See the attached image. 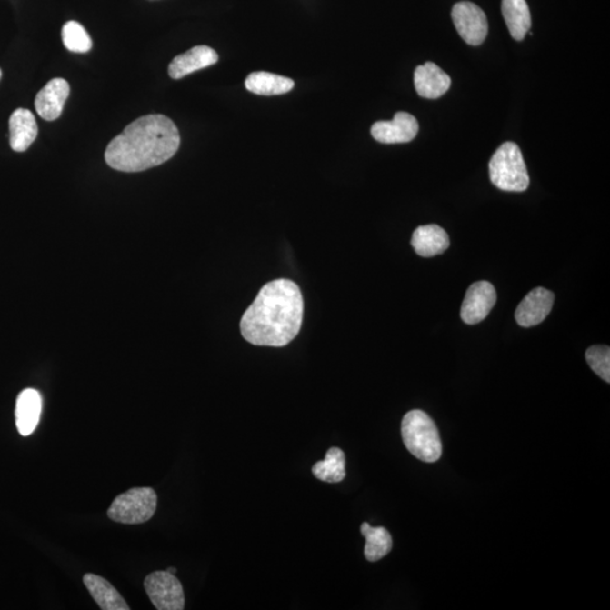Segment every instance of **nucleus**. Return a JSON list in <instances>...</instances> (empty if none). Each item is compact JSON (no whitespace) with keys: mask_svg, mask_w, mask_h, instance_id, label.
<instances>
[{"mask_svg":"<svg viewBox=\"0 0 610 610\" xmlns=\"http://www.w3.org/2000/svg\"><path fill=\"white\" fill-rule=\"evenodd\" d=\"M304 311L300 287L290 279H275L242 316V336L255 346H286L300 333Z\"/></svg>","mask_w":610,"mask_h":610,"instance_id":"obj_1","label":"nucleus"},{"mask_svg":"<svg viewBox=\"0 0 610 610\" xmlns=\"http://www.w3.org/2000/svg\"><path fill=\"white\" fill-rule=\"evenodd\" d=\"M71 87L64 78H54L35 97V110L42 119L55 121L63 114Z\"/></svg>","mask_w":610,"mask_h":610,"instance_id":"obj_11","label":"nucleus"},{"mask_svg":"<svg viewBox=\"0 0 610 610\" xmlns=\"http://www.w3.org/2000/svg\"><path fill=\"white\" fill-rule=\"evenodd\" d=\"M218 62L216 51L207 45H198L187 53L176 55L169 66V75L174 79H180L190 75Z\"/></svg>","mask_w":610,"mask_h":610,"instance_id":"obj_12","label":"nucleus"},{"mask_svg":"<svg viewBox=\"0 0 610 610\" xmlns=\"http://www.w3.org/2000/svg\"><path fill=\"white\" fill-rule=\"evenodd\" d=\"M166 571L172 573V575H175L176 573V569H175V567H169V569H167Z\"/></svg>","mask_w":610,"mask_h":610,"instance_id":"obj_24","label":"nucleus"},{"mask_svg":"<svg viewBox=\"0 0 610 610\" xmlns=\"http://www.w3.org/2000/svg\"><path fill=\"white\" fill-rule=\"evenodd\" d=\"M144 588L154 606L158 610H183L185 593L183 585L175 575L167 571H155L146 576Z\"/></svg>","mask_w":610,"mask_h":610,"instance_id":"obj_6","label":"nucleus"},{"mask_svg":"<svg viewBox=\"0 0 610 610\" xmlns=\"http://www.w3.org/2000/svg\"><path fill=\"white\" fill-rule=\"evenodd\" d=\"M496 291L490 282L474 283L465 293L460 315L465 324L482 323L496 304Z\"/></svg>","mask_w":610,"mask_h":610,"instance_id":"obj_8","label":"nucleus"},{"mask_svg":"<svg viewBox=\"0 0 610 610\" xmlns=\"http://www.w3.org/2000/svg\"><path fill=\"white\" fill-rule=\"evenodd\" d=\"M312 474L323 482H342L345 476H346L343 450L339 448H330L327 455H325V460H321L314 465Z\"/></svg>","mask_w":610,"mask_h":610,"instance_id":"obj_21","label":"nucleus"},{"mask_svg":"<svg viewBox=\"0 0 610 610\" xmlns=\"http://www.w3.org/2000/svg\"><path fill=\"white\" fill-rule=\"evenodd\" d=\"M585 358L595 374L609 384L610 348L608 346H604V345L590 347L588 351L585 352Z\"/></svg>","mask_w":610,"mask_h":610,"instance_id":"obj_23","label":"nucleus"},{"mask_svg":"<svg viewBox=\"0 0 610 610\" xmlns=\"http://www.w3.org/2000/svg\"><path fill=\"white\" fill-rule=\"evenodd\" d=\"M245 87L258 95H281L290 92L295 87V82L276 74L255 72L246 77Z\"/></svg>","mask_w":610,"mask_h":610,"instance_id":"obj_19","label":"nucleus"},{"mask_svg":"<svg viewBox=\"0 0 610 610\" xmlns=\"http://www.w3.org/2000/svg\"><path fill=\"white\" fill-rule=\"evenodd\" d=\"M361 533L366 539L365 555L367 561L376 562L388 555L393 548V538L384 527H371L367 523L362 524Z\"/></svg>","mask_w":610,"mask_h":610,"instance_id":"obj_20","label":"nucleus"},{"mask_svg":"<svg viewBox=\"0 0 610 610\" xmlns=\"http://www.w3.org/2000/svg\"><path fill=\"white\" fill-rule=\"evenodd\" d=\"M2 75H3L2 69H0V78H2Z\"/></svg>","mask_w":610,"mask_h":610,"instance_id":"obj_25","label":"nucleus"},{"mask_svg":"<svg viewBox=\"0 0 610 610\" xmlns=\"http://www.w3.org/2000/svg\"><path fill=\"white\" fill-rule=\"evenodd\" d=\"M415 116L407 113H397L391 121H378L371 128L372 136L382 144H402L412 142L418 134Z\"/></svg>","mask_w":610,"mask_h":610,"instance_id":"obj_9","label":"nucleus"},{"mask_svg":"<svg viewBox=\"0 0 610 610\" xmlns=\"http://www.w3.org/2000/svg\"><path fill=\"white\" fill-rule=\"evenodd\" d=\"M42 398L38 390L25 389L18 395L15 409L16 427L20 435L29 436L38 426Z\"/></svg>","mask_w":610,"mask_h":610,"instance_id":"obj_14","label":"nucleus"},{"mask_svg":"<svg viewBox=\"0 0 610 610\" xmlns=\"http://www.w3.org/2000/svg\"><path fill=\"white\" fill-rule=\"evenodd\" d=\"M64 45L73 53L84 54L92 48V39L78 22H67L62 31Z\"/></svg>","mask_w":610,"mask_h":610,"instance_id":"obj_22","label":"nucleus"},{"mask_svg":"<svg viewBox=\"0 0 610 610\" xmlns=\"http://www.w3.org/2000/svg\"><path fill=\"white\" fill-rule=\"evenodd\" d=\"M180 146L179 130L163 115L141 116L110 142L105 161L116 171L142 172L163 165Z\"/></svg>","mask_w":610,"mask_h":610,"instance_id":"obj_2","label":"nucleus"},{"mask_svg":"<svg viewBox=\"0 0 610 610\" xmlns=\"http://www.w3.org/2000/svg\"><path fill=\"white\" fill-rule=\"evenodd\" d=\"M9 135L12 150L25 152L38 136V125L34 114L22 108L14 111L9 118Z\"/></svg>","mask_w":610,"mask_h":610,"instance_id":"obj_15","label":"nucleus"},{"mask_svg":"<svg viewBox=\"0 0 610 610\" xmlns=\"http://www.w3.org/2000/svg\"><path fill=\"white\" fill-rule=\"evenodd\" d=\"M402 436L405 446L414 457L424 463H435L441 458L440 433L425 412L415 409L404 416Z\"/></svg>","mask_w":610,"mask_h":610,"instance_id":"obj_3","label":"nucleus"},{"mask_svg":"<svg viewBox=\"0 0 610 610\" xmlns=\"http://www.w3.org/2000/svg\"><path fill=\"white\" fill-rule=\"evenodd\" d=\"M459 35L470 45H479L485 41L488 22L485 13L477 5L461 2L455 5L451 13Z\"/></svg>","mask_w":610,"mask_h":610,"instance_id":"obj_7","label":"nucleus"},{"mask_svg":"<svg viewBox=\"0 0 610 610\" xmlns=\"http://www.w3.org/2000/svg\"><path fill=\"white\" fill-rule=\"evenodd\" d=\"M490 176L496 188L523 193L529 187V175L523 153L515 143L502 144L490 162Z\"/></svg>","mask_w":610,"mask_h":610,"instance_id":"obj_4","label":"nucleus"},{"mask_svg":"<svg viewBox=\"0 0 610 610\" xmlns=\"http://www.w3.org/2000/svg\"><path fill=\"white\" fill-rule=\"evenodd\" d=\"M554 295L544 287L535 288L521 301L515 311V320L521 327L530 328L542 324L551 314Z\"/></svg>","mask_w":610,"mask_h":610,"instance_id":"obj_10","label":"nucleus"},{"mask_svg":"<svg viewBox=\"0 0 610 610\" xmlns=\"http://www.w3.org/2000/svg\"><path fill=\"white\" fill-rule=\"evenodd\" d=\"M84 585H85L88 591L99 605V607L104 610H129L127 603L125 602L123 595L118 593L109 581L104 577L87 573L83 577Z\"/></svg>","mask_w":610,"mask_h":610,"instance_id":"obj_17","label":"nucleus"},{"mask_svg":"<svg viewBox=\"0 0 610 610\" xmlns=\"http://www.w3.org/2000/svg\"><path fill=\"white\" fill-rule=\"evenodd\" d=\"M412 245L418 255L431 258L444 254L449 248L450 239L446 232L439 225H423L414 231Z\"/></svg>","mask_w":610,"mask_h":610,"instance_id":"obj_16","label":"nucleus"},{"mask_svg":"<svg viewBox=\"0 0 610 610\" xmlns=\"http://www.w3.org/2000/svg\"><path fill=\"white\" fill-rule=\"evenodd\" d=\"M502 14L512 38L516 41L525 39L530 27L532 16L525 0H502Z\"/></svg>","mask_w":610,"mask_h":610,"instance_id":"obj_18","label":"nucleus"},{"mask_svg":"<svg viewBox=\"0 0 610 610\" xmlns=\"http://www.w3.org/2000/svg\"><path fill=\"white\" fill-rule=\"evenodd\" d=\"M157 506L156 492L151 487H135L115 497L108 516L115 523L139 525L153 518Z\"/></svg>","mask_w":610,"mask_h":610,"instance_id":"obj_5","label":"nucleus"},{"mask_svg":"<svg viewBox=\"0 0 610 610\" xmlns=\"http://www.w3.org/2000/svg\"><path fill=\"white\" fill-rule=\"evenodd\" d=\"M414 83L418 95L425 99H439L448 92L451 78L435 63H425L416 68Z\"/></svg>","mask_w":610,"mask_h":610,"instance_id":"obj_13","label":"nucleus"}]
</instances>
